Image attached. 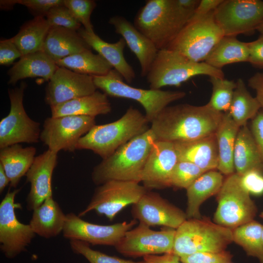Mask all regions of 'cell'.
<instances>
[{
	"mask_svg": "<svg viewBox=\"0 0 263 263\" xmlns=\"http://www.w3.org/2000/svg\"><path fill=\"white\" fill-rule=\"evenodd\" d=\"M224 113L207 104L167 106L151 122L157 140L172 143L194 140L215 133Z\"/></svg>",
	"mask_w": 263,
	"mask_h": 263,
	"instance_id": "cell-1",
	"label": "cell"
},
{
	"mask_svg": "<svg viewBox=\"0 0 263 263\" xmlns=\"http://www.w3.org/2000/svg\"><path fill=\"white\" fill-rule=\"evenodd\" d=\"M156 140L150 128L134 137L94 168L93 182L97 185L111 180L140 182L144 167Z\"/></svg>",
	"mask_w": 263,
	"mask_h": 263,
	"instance_id": "cell-2",
	"label": "cell"
},
{
	"mask_svg": "<svg viewBox=\"0 0 263 263\" xmlns=\"http://www.w3.org/2000/svg\"><path fill=\"white\" fill-rule=\"evenodd\" d=\"M193 13L176 0H148L137 13L133 25L159 50L168 47Z\"/></svg>",
	"mask_w": 263,
	"mask_h": 263,
	"instance_id": "cell-3",
	"label": "cell"
},
{
	"mask_svg": "<svg viewBox=\"0 0 263 263\" xmlns=\"http://www.w3.org/2000/svg\"><path fill=\"white\" fill-rule=\"evenodd\" d=\"M145 115L132 106L114 122L94 125L78 141L75 150H89L105 159L150 128Z\"/></svg>",
	"mask_w": 263,
	"mask_h": 263,
	"instance_id": "cell-4",
	"label": "cell"
},
{
	"mask_svg": "<svg viewBox=\"0 0 263 263\" xmlns=\"http://www.w3.org/2000/svg\"><path fill=\"white\" fill-rule=\"evenodd\" d=\"M232 242V229L206 219H188L176 229L172 253L180 258L198 252H219Z\"/></svg>",
	"mask_w": 263,
	"mask_h": 263,
	"instance_id": "cell-5",
	"label": "cell"
},
{
	"mask_svg": "<svg viewBox=\"0 0 263 263\" xmlns=\"http://www.w3.org/2000/svg\"><path fill=\"white\" fill-rule=\"evenodd\" d=\"M224 78L222 69L205 62H196L174 51L159 50L146 77L150 89L159 90L168 86H179L198 75Z\"/></svg>",
	"mask_w": 263,
	"mask_h": 263,
	"instance_id": "cell-6",
	"label": "cell"
},
{
	"mask_svg": "<svg viewBox=\"0 0 263 263\" xmlns=\"http://www.w3.org/2000/svg\"><path fill=\"white\" fill-rule=\"evenodd\" d=\"M93 80L96 88L107 95L139 102L144 108L145 116L150 123L169 104L184 98L186 95L183 91L143 89L132 87L125 83L113 69L104 75L94 76Z\"/></svg>",
	"mask_w": 263,
	"mask_h": 263,
	"instance_id": "cell-7",
	"label": "cell"
},
{
	"mask_svg": "<svg viewBox=\"0 0 263 263\" xmlns=\"http://www.w3.org/2000/svg\"><path fill=\"white\" fill-rule=\"evenodd\" d=\"M214 222L233 229L253 220L257 207L236 172L227 176L217 194Z\"/></svg>",
	"mask_w": 263,
	"mask_h": 263,
	"instance_id": "cell-8",
	"label": "cell"
},
{
	"mask_svg": "<svg viewBox=\"0 0 263 263\" xmlns=\"http://www.w3.org/2000/svg\"><path fill=\"white\" fill-rule=\"evenodd\" d=\"M214 12L195 20H188L167 48L196 62H204L224 36Z\"/></svg>",
	"mask_w": 263,
	"mask_h": 263,
	"instance_id": "cell-9",
	"label": "cell"
},
{
	"mask_svg": "<svg viewBox=\"0 0 263 263\" xmlns=\"http://www.w3.org/2000/svg\"><path fill=\"white\" fill-rule=\"evenodd\" d=\"M26 84L8 90L10 109L0 122V148L21 143H37L40 140V123L27 114L23 104Z\"/></svg>",
	"mask_w": 263,
	"mask_h": 263,
	"instance_id": "cell-10",
	"label": "cell"
},
{
	"mask_svg": "<svg viewBox=\"0 0 263 263\" xmlns=\"http://www.w3.org/2000/svg\"><path fill=\"white\" fill-rule=\"evenodd\" d=\"M148 190L136 182L107 181L95 189L90 203L78 216H83L94 211L112 221L126 207L137 202Z\"/></svg>",
	"mask_w": 263,
	"mask_h": 263,
	"instance_id": "cell-11",
	"label": "cell"
},
{
	"mask_svg": "<svg viewBox=\"0 0 263 263\" xmlns=\"http://www.w3.org/2000/svg\"><path fill=\"white\" fill-rule=\"evenodd\" d=\"M214 17L224 36L249 34L263 21V0H223Z\"/></svg>",
	"mask_w": 263,
	"mask_h": 263,
	"instance_id": "cell-12",
	"label": "cell"
},
{
	"mask_svg": "<svg viewBox=\"0 0 263 263\" xmlns=\"http://www.w3.org/2000/svg\"><path fill=\"white\" fill-rule=\"evenodd\" d=\"M19 190L8 191L0 204V248L9 259L25 251L36 235L29 224L20 222L16 217L15 209L21 208L15 201Z\"/></svg>",
	"mask_w": 263,
	"mask_h": 263,
	"instance_id": "cell-13",
	"label": "cell"
},
{
	"mask_svg": "<svg viewBox=\"0 0 263 263\" xmlns=\"http://www.w3.org/2000/svg\"><path fill=\"white\" fill-rule=\"evenodd\" d=\"M175 232V229L169 227L153 230L139 223L127 231L114 247L121 254L134 258L172 253Z\"/></svg>",
	"mask_w": 263,
	"mask_h": 263,
	"instance_id": "cell-14",
	"label": "cell"
},
{
	"mask_svg": "<svg viewBox=\"0 0 263 263\" xmlns=\"http://www.w3.org/2000/svg\"><path fill=\"white\" fill-rule=\"evenodd\" d=\"M95 117L77 115L48 117L44 120L40 140L52 151H74L79 139L95 125Z\"/></svg>",
	"mask_w": 263,
	"mask_h": 263,
	"instance_id": "cell-15",
	"label": "cell"
},
{
	"mask_svg": "<svg viewBox=\"0 0 263 263\" xmlns=\"http://www.w3.org/2000/svg\"><path fill=\"white\" fill-rule=\"evenodd\" d=\"M137 224L133 219L111 225H100L82 220L73 212L67 213L62 231L64 238L79 240L93 245L115 246L125 233Z\"/></svg>",
	"mask_w": 263,
	"mask_h": 263,
	"instance_id": "cell-16",
	"label": "cell"
},
{
	"mask_svg": "<svg viewBox=\"0 0 263 263\" xmlns=\"http://www.w3.org/2000/svg\"><path fill=\"white\" fill-rule=\"evenodd\" d=\"M132 213L134 219L148 226H164L177 229L187 219L186 213L159 194L148 190L135 204Z\"/></svg>",
	"mask_w": 263,
	"mask_h": 263,
	"instance_id": "cell-17",
	"label": "cell"
},
{
	"mask_svg": "<svg viewBox=\"0 0 263 263\" xmlns=\"http://www.w3.org/2000/svg\"><path fill=\"white\" fill-rule=\"evenodd\" d=\"M93 76L58 67L49 80L45 102L50 106L91 94L96 91Z\"/></svg>",
	"mask_w": 263,
	"mask_h": 263,
	"instance_id": "cell-18",
	"label": "cell"
},
{
	"mask_svg": "<svg viewBox=\"0 0 263 263\" xmlns=\"http://www.w3.org/2000/svg\"><path fill=\"white\" fill-rule=\"evenodd\" d=\"M178 161L173 143L157 140L144 167L141 182L148 189L171 187V177Z\"/></svg>",
	"mask_w": 263,
	"mask_h": 263,
	"instance_id": "cell-19",
	"label": "cell"
},
{
	"mask_svg": "<svg viewBox=\"0 0 263 263\" xmlns=\"http://www.w3.org/2000/svg\"><path fill=\"white\" fill-rule=\"evenodd\" d=\"M57 153L50 150L36 156L27 171L31 188L26 199L28 210H33L46 199L53 196L52 178L57 163Z\"/></svg>",
	"mask_w": 263,
	"mask_h": 263,
	"instance_id": "cell-20",
	"label": "cell"
},
{
	"mask_svg": "<svg viewBox=\"0 0 263 263\" xmlns=\"http://www.w3.org/2000/svg\"><path fill=\"white\" fill-rule=\"evenodd\" d=\"M109 23L136 56L140 65L141 76H146L159 51L155 45L123 16L111 17Z\"/></svg>",
	"mask_w": 263,
	"mask_h": 263,
	"instance_id": "cell-21",
	"label": "cell"
},
{
	"mask_svg": "<svg viewBox=\"0 0 263 263\" xmlns=\"http://www.w3.org/2000/svg\"><path fill=\"white\" fill-rule=\"evenodd\" d=\"M77 32L87 44L107 61L127 83L132 82L136 75L124 57L126 44L122 38L116 42L111 43L102 39L94 32L89 33L84 28H80Z\"/></svg>",
	"mask_w": 263,
	"mask_h": 263,
	"instance_id": "cell-22",
	"label": "cell"
},
{
	"mask_svg": "<svg viewBox=\"0 0 263 263\" xmlns=\"http://www.w3.org/2000/svg\"><path fill=\"white\" fill-rule=\"evenodd\" d=\"M173 144L178 161L192 163L206 171L217 169L218 149L215 133L194 140Z\"/></svg>",
	"mask_w": 263,
	"mask_h": 263,
	"instance_id": "cell-23",
	"label": "cell"
},
{
	"mask_svg": "<svg viewBox=\"0 0 263 263\" xmlns=\"http://www.w3.org/2000/svg\"><path fill=\"white\" fill-rule=\"evenodd\" d=\"M91 49L77 31L51 26L42 51L56 62L68 56Z\"/></svg>",
	"mask_w": 263,
	"mask_h": 263,
	"instance_id": "cell-24",
	"label": "cell"
},
{
	"mask_svg": "<svg viewBox=\"0 0 263 263\" xmlns=\"http://www.w3.org/2000/svg\"><path fill=\"white\" fill-rule=\"evenodd\" d=\"M107 95L96 91L94 93L50 106L51 116L57 117L68 115L95 117L106 114L112 110Z\"/></svg>",
	"mask_w": 263,
	"mask_h": 263,
	"instance_id": "cell-25",
	"label": "cell"
},
{
	"mask_svg": "<svg viewBox=\"0 0 263 263\" xmlns=\"http://www.w3.org/2000/svg\"><path fill=\"white\" fill-rule=\"evenodd\" d=\"M66 215L51 196L33 210L29 224L36 234L49 239L62 232Z\"/></svg>",
	"mask_w": 263,
	"mask_h": 263,
	"instance_id": "cell-26",
	"label": "cell"
},
{
	"mask_svg": "<svg viewBox=\"0 0 263 263\" xmlns=\"http://www.w3.org/2000/svg\"><path fill=\"white\" fill-rule=\"evenodd\" d=\"M57 67L43 51L23 56L8 71V83L15 85L20 80L38 77L49 81Z\"/></svg>",
	"mask_w": 263,
	"mask_h": 263,
	"instance_id": "cell-27",
	"label": "cell"
},
{
	"mask_svg": "<svg viewBox=\"0 0 263 263\" xmlns=\"http://www.w3.org/2000/svg\"><path fill=\"white\" fill-rule=\"evenodd\" d=\"M224 179L222 173L215 170L207 171L199 177L187 189V219L201 218L200 207L209 197L217 194Z\"/></svg>",
	"mask_w": 263,
	"mask_h": 263,
	"instance_id": "cell-28",
	"label": "cell"
},
{
	"mask_svg": "<svg viewBox=\"0 0 263 263\" xmlns=\"http://www.w3.org/2000/svg\"><path fill=\"white\" fill-rule=\"evenodd\" d=\"M36 153L32 146L22 147L19 144L0 149V164L10 180V186L16 188L32 166Z\"/></svg>",
	"mask_w": 263,
	"mask_h": 263,
	"instance_id": "cell-29",
	"label": "cell"
},
{
	"mask_svg": "<svg viewBox=\"0 0 263 263\" xmlns=\"http://www.w3.org/2000/svg\"><path fill=\"white\" fill-rule=\"evenodd\" d=\"M228 112L224 113L215 132L218 149L217 169L229 175L235 172L234 150L236 137L240 129Z\"/></svg>",
	"mask_w": 263,
	"mask_h": 263,
	"instance_id": "cell-30",
	"label": "cell"
},
{
	"mask_svg": "<svg viewBox=\"0 0 263 263\" xmlns=\"http://www.w3.org/2000/svg\"><path fill=\"white\" fill-rule=\"evenodd\" d=\"M234 165L236 173L241 176L246 172L258 169L263 171L258 148L250 130L247 125L239 130L234 150Z\"/></svg>",
	"mask_w": 263,
	"mask_h": 263,
	"instance_id": "cell-31",
	"label": "cell"
},
{
	"mask_svg": "<svg viewBox=\"0 0 263 263\" xmlns=\"http://www.w3.org/2000/svg\"><path fill=\"white\" fill-rule=\"evenodd\" d=\"M248 57L247 42L241 41L234 36H224L204 62L214 68L221 69L228 64L248 62Z\"/></svg>",
	"mask_w": 263,
	"mask_h": 263,
	"instance_id": "cell-32",
	"label": "cell"
},
{
	"mask_svg": "<svg viewBox=\"0 0 263 263\" xmlns=\"http://www.w3.org/2000/svg\"><path fill=\"white\" fill-rule=\"evenodd\" d=\"M51 26L44 17H35L25 23L12 39L22 56L42 51Z\"/></svg>",
	"mask_w": 263,
	"mask_h": 263,
	"instance_id": "cell-33",
	"label": "cell"
},
{
	"mask_svg": "<svg viewBox=\"0 0 263 263\" xmlns=\"http://www.w3.org/2000/svg\"><path fill=\"white\" fill-rule=\"evenodd\" d=\"M56 64L58 67L93 76L104 75L113 69L100 55L94 54L91 50L68 56Z\"/></svg>",
	"mask_w": 263,
	"mask_h": 263,
	"instance_id": "cell-34",
	"label": "cell"
},
{
	"mask_svg": "<svg viewBox=\"0 0 263 263\" xmlns=\"http://www.w3.org/2000/svg\"><path fill=\"white\" fill-rule=\"evenodd\" d=\"M230 106L227 112L232 120L240 128L246 125L261 108L256 97L247 90L244 81L239 78L236 81Z\"/></svg>",
	"mask_w": 263,
	"mask_h": 263,
	"instance_id": "cell-35",
	"label": "cell"
},
{
	"mask_svg": "<svg viewBox=\"0 0 263 263\" xmlns=\"http://www.w3.org/2000/svg\"><path fill=\"white\" fill-rule=\"evenodd\" d=\"M263 225L253 220L232 229L233 242L260 263H263Z\"/></svg>",
	"mask_w": 263,
	"mask_h": 263,
	"instance_id": "cell-36",
	"label": "cell"
},
{
	"mask_svg": "<svg viewBox=\"0 0 263 263\" xmlns=\"http://www.w3.org/2000/svg\"><path fill=\"white\" fill-rule=\"evenodd\" d=\"M209 81L212 85V92L207 104L216 111L227 112L236 83L233 80L214 76L209 77Z\"/></svg>",
	"mask_w": 263,
	"mask_h": 263,
	"instance_id": "cell-37",
	"label": "cell"
},
{
	"mask_svg": "<svg viewBox=\"0 0 263 263\" xmlns=\"http://www.w3.org/2000/svg\"><path fill=\"white\" fill-rule=\"evenodd\" d=\"M205 172L192 163L178 161L172 173L171 187L187 189Z\"/></svg>",
	"mask_w": 263,
	"mask_h": 263,
	"instance_id": "cell-38",
	"label": "cell"
},
{
	"mask_svg": "<svg viewBox=\"0 0 263 263\" xmlns=\"http://www.w3.org/2000/svg\"><path fill=\"white\" fill-rule=\"evenodd\" d=\"M70 244L75 253L81 255L90 263H145L144 261L134 262L107 255L92 249L89 243L79 240H70Z\"/></svg>",
	"mask_w": 263,
	"mask_h": 263,
	"instance_id": "cell-39",
	"label": "cell"
},
{
	"mask_svg": "<svg viewBox=\"0 0 263 263\" xmlns=\"http://www.w3.org/2000/svg\"><path fill=\"white\" fill-rule=\"evenodd\" d=\"M64 5L71 12L76 19L89 33L94 32L91 16L96 3L93 0H64Z\"/></svg>",
	"mask_w": 263,
	"mask_h": 263,
	"instance_id": "cell-40",
	"label": "cell"
},
{
	"mask_svg": "<svg viewBox=\"0 0 263 263\" xmlns=\"http://www.w3.org/2000/svg\"><path fill=\"white\" fill-rule=\"evenodd\" d=\"M46 18L51 27L59 26L77 31L81 28V24L64 4L52 8Z\"/></svg>",
	"mask_w": 263,
	"mask_h": 263,
	"instance_id": "cell-41",
	"label": "cell"
},
{
	"mask_svg": "<svg viewBox=\"0 0 263 263\" xmlns=\"http://www.w3.org/2000/svg\"><path fill=\"white\" fill-rule=\"evenodd\" d=\"M232 255L226 250L219 252H198L180 257L182 263H232Z\"/></svg>",
	"mask_w": 263,
	"mask_h": 263,
	"instance_id": "cell-42",
	"label": "cell"
},
{
	"mask_svg": "<svg viewBox=\"0 0 263 263\" xmlns=\"http://www.w3.org/2000/svg\"><path fill=\"white\" fill-rule=\"evenodd\" d=\"M17 4L26 7L35 17H44L52 8L64 4V0H17Z\"/></svg>",
	"mask_w": 263,
	"mask_h": 263,
	"instance_id": "cell-43",
	"label": "cell"
},
{
	"mask_svg": "<svg viewBox=\"0 0 263 263\" xmlns=\"http://www.w3.org/2000/svg\"><path fill=\"white\" fill-rule=\"evenodd\" d=\"M243 187L249 194L261 195L263 194V171L253 169L240 176Z\"/></svg>",
	"mask_w": 263,
	"mask_h": 263,
	"instance_id": "cell-44",
	"label": "cell"
},
{
	"mask_svg": "<svg viewBox=\"0 0 263 263\" xmlns=\"http://www.w3.org/2000/svg\"><path fill=\"white\" fill-rule=\"evenodd\" d=\"M22 55L13 42L12 38L1 40L0 41V64L9 65L14 60L20 58Z\"/></svg>",
	"mask_w": 263,
	"mask_h": 263,
	"instance_id": "cell-45",
	"label": "cell"
},
{
	"mask_svg": "<svg viewBox=\"0 0 263 263\" xmlns=\"http://www.w3.org/2000/svg\"><path fill=\"white\" fill-rule=\"evenodd\" d=\"M249 57L248 62L253 66L263 69V35L256 40L247 42Z\"/></svg>",
	"mask_w": 263,
	"mask_h": 263,
	"instance_id": "cell-46",
	"label": "cell"
},
{
	"mask_svg": "<svg viewBox=\"0 0 263 263\" xmlns=\"http://www.w3.org/2000/svg\"><path fill=\"white\" fill-rule=\"evenodd\" d=\"M250 131L263 162V109L258 112L251 121Z\"/></svg>",
	"mask_w": 263,
	"mask_h": 263,
	"instance_id": "cell-47",
	"label": "cell"
},
{
	"mask_svg": "<svg viewBox=\"0 0 263 263\" xmlns=\"http://www.w3.org/2000/svg\"><path fill=\"white\" fill-rule=\"evenodd\" d=\"M223 0H201L189 20L201 19L214 11Z\"/></svg>",
	"mask_w": 263,
	"mask_h": 263,
	"instance_id": "cell-48",
	"label": "cell"
},
{
	"mask_svg": "<svg viewBox=\"0 0 263 263\" xmlns=\"http://www.w3.org/2000/svg\"><path fill=\"white\" fill-rule=\"evenodd\" d=\"M248 86L255 90L256 98L263 109V73H257L248 80Z\"/></svg>",
	"mask_w": 263,
	"mask_h": 263,
	"instance_id": "cell-49",
	"label": "cell"
},
{
	"mask_svg": "<svg viewBox=\"0 0 263 263\" xmlns=\"http://www.w3.org/2000/svg\"><path fill=\"white\" fill-rule=\"evenodd\" d=\"M143 260L145 263H182L180 257L172 252L162 255H147L143 257Z\"/></svg>",
	"mask_w": 263,
	"mask_h": 263,
	"instance_id": "cell-50",
	"label": "cell"
},
{
	"mask_svg": "<svg viewBox=\"0 0 263 263\" xmlns=\"http://www.w3.org/2000/svg\"><path fill=\"white\" fill-rule=\"evenodd\" d=\"M178 4L182 8L194 12L200 0H176Z\"/></svg>",
	"mask_w": 263,
	"mask_h": 263,
	"instance_id": "cell-51",
	"label": "cell"
},
{
	"mask_svg": "<svg viewBox=\"0 0 263 263\" xmlns=\"http://www.w3.org/2000/svg\"><path fill=\"white\" fill-rule=\"evenodd\" d=\"M10 183V180L3 168L0 164V192L1 193Z\"/></svg>",
	"mask_w": 263,
	"mask_h": 263,
	"instance_id": "cell-52",
	"label": "cell"
},
{
	"mask_svg": "<svg viewBox=\"0 0 263 263\" xmlns=\"http://www.w3.org/2000/svg\"><path fill=\"white\" fill-rule=\"evenodd\" d=\"M17 4V0H2L0 1L1 9L10 10Z\"/></svg>",
	"mask_w": 263,
	"mask_h": 263,
	"instance_id": "cell-53",
	"label": "cell"
},
{
	"mask_svg": "<svg viewBox=\"0 0 263 263\" xmlns=\"http://www.w3.org/2000/svg\"><path fill=\"white\" fill-rule=\"evenodd\" d=\"M256 30H257L261 35H263V21L258 26Z\"/></svg>",
	"mask_w": 263,
	"mask_h": 263,
	"instance_id": "cell-54",
	"label": "cell"
},
{
	"mask_svg": "<svg viewBox=\"0 0 263 263\" xmlns=\"http://www.w3.org/2000/svg\"><path fill=\"white\" fill-rule=\"evenodd\" d=\"M262 244L263 245V227L262 233Z\"/></svg>",
	"mask_w": 263,
	"mask_h": 263,
	"instance_id": "cell-55",
	"label": "cell"
},
{
	"mask_svg": "<svg viewBox=\"0 0 263 263\" xmlns=\"http://www.w3.org/2000/svg\"><path fill=\"white\" fill-rule=\"evenodd\" d=\"M260 217L263 219V212L261 213Z\"/></svg>",
	"mask_w": 263,
	"mask_h": 263,
	"instance_id": "cell-56",
	"label": "cell"
}]
</instances>
